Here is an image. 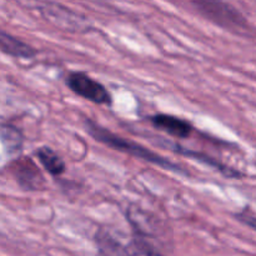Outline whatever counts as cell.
I'll return each instance as SVG.
<instances>
[{
  "instance_id": "2",
  "label": "cell",
  "mask_w": 256,
  "mask_h": 256,
  "mask_svg": "<svg viewBox=\"0 0 256 256\" xmlns=\"http://www.w3.org/2000/svg\"><path fill=\"white\" fill-rule=\"evenodd\" d=\"M198 12L218 26L238 35L249 34V24L245 18L222 0H192Z\"/></svg>"
},
{
  "instance_id": "5",
  "label": "cell",
  "mask_w": 256,
  "mask_h": 256,
  "mask_svg": "<svg viewBox=\"0 0 256 256\" xmlns=\"http://www.w3.org/2000/svg\"><path fill=\"white\" fill-rule=\"evenodd\" d=\"M12 172H14L18 184L22 189L29 190V192L45 189V180L42 172L29 158L18 160L12 168Z\"/></svg>"
},
{
  "instance_id": "12",
  "label": "cell",
  "mask_w": 256,
  "mask_h": 256,
  "mask_svg": "<svg viewBox=\"0 0 256 256\" xmlns=\"http://www.w3.org/2000/svg\"><path fill=\"white\" fill-rule=\"evenodd\" d=\"M235 218H236L239 222H242V224L248 225L250 229L254 230L256 228L255 212H254V210H252L250 206H245L244 209L242 210V212H238V214H235Z\"/></svg>"
},
{
  "instance_id": "6",
  "label": "cell",
  "mask_w": 256,
  "mask_h": 256,
  "mask_svg": "<svg viewBox=\"0 0 256 256\" xmlns=\"http://www.w3.org/2000/svg\"><path fill=\"white\" fill-rule=\"evenodd\" d=\"M149 122L158 130L166 132L178 139H188L194 132L192 122L172 114H155L149 116Z\"/></svg>"
},
{
  "instance_id": "8",
  "label": "cell",
  "mask_w": 256,
  "mask_h": 256,
  "mask_svg": "<svg viewBox=\"0 0 256 256\" xmlns=\"http://www.w3.org/2000/svg\"><path fill=\"white\" fill-rule=\"evenodd\" d=\"M0 52L19 59H32L38 52L32 45L2 29H0Z\"/></svg>"
},
{
  "instance_id": "4",
  "label": "cell",
  "mask_w": 256,
  "mask_h": 256,
  "mask_svg": "<svg viewBox=\"0 0 256 256\" xmlns=\"http://www.w3.org/2000/svg\"><path fill=\"white\" fill-rule=\"evenodd\" d=\"M95 239L100 254L104 256H162L142 239H135L125 245L105 230H100Z\"/></svg>"
},
{
  "instance_id": "10",
  "label": "cell",
  "mask_w": 256,
  "mask_h": 256,
  "mask_svg": "<svg viewBox=\"0 0 256 256\" xmlns=\"http://www.w3.org/2000/svg\"><path fill=\"white\" fill-rule=\"evenodd\" d=\"M36 158L44 169L52 176H60L66 170V164L56 152L49 146H42L36 150Z\"/></svg>"
},
{
  "instance_id": "7",
  "label": "cell",
  "mask_w": 256,
  "mask_h": 256,
  "mask_svg": "<svg viewBox=\"0 0 256 256\" xmlns=\"http://www.w3.org/2000/svg\"><path fill=\"white\" fill-rule=\"evenodd\" d=\"M164 145L168 148V149H170V150H172V152H176V154L184 155V156L190 158V159L198 160L199 162L206 164L208 166L214 168V169H216L220 174H222L224 176H226L228 179H242V172H240L239 170H235V169H232V168L228 166V165L222 164V162H220L219 160L214 159V158H212L210 155L205 154V152H196V150L186 149V148L182 146V145L174 144V142H165Z\"/></svg>"
},
{
  "instance_id": "1",
  "label": "cell",
  "mask_w": 256,
  "mask_h": 256,
  "mask_svg": "<svg viewBox=\"0 0 256 256\" xmlns=\"http://www.w3.org/2000/svg\"><path fill=\"white\" fill-rule=\"evenodd\" d=\"M84 122L85 129L89 132L90 136L94 140H96V142H99L100 144L106 145L110 149H114L116 152L132 155V156L136 158V159L144 160V162H149V164L156 165V166L162 168V169L169 170V172H175V174L182 175V176L189 175L188 170L182 165L166 159L162 155L145 148L144 145L139 144L136 142H132L130 139H125V138L120 136L118 134H114L109 129L102 126V125H99L94 120L89 119V118H86Z\"/></svg>"
},
{
  "instance_id": "9",
  "label": "cell",
  "mask_w": 256,
  "mask_h": 256,
  "mask_svg": "<svg viewBox=\"0 0 256 256\" xmlns=\"http://www.w3.org/2000/svg\"><path fill=\"white\" fill-rule=\"evenodd\" d=\"M126 218L138 234L152 235L156 232L158 224L155 218L150 216L149 212H144L139 206H130L126 212Z\"/></svg>"
},
{
  "instance_id": "3",
  "label": "cell",
  "mask_w": 256,
  "mask_h": 256,
  "mask_svg": "<svg viewBox=\"0 0 256 256\" xmlns=\"http://www.w3.org/2000/svg\"><path fill=\"white\" fill-rule=\"evenodd\" d=\"M65 84L78 96L89 100L94 104L106 105V106H110L112 104V96L109 90L102 82L92 79L86 72H69L68 76L65 78Z\"/></svg>"
},
{
  "instance_id": "11",
  "label": "cell",
  "mask_w": 256,
  "mask_h": 256,
  "mask_svg": "<svg viewBox=\"0 0 256 256\" xmlns=\"http://www.w3.org/2000/svg\"><path fill=\"white\" fill-rule=\"evenodd\" d=\"M0 140L9 152L20 150L24 142L22 132L16 128L9 125H0Z\"/></svg>"
}]
</instances>
